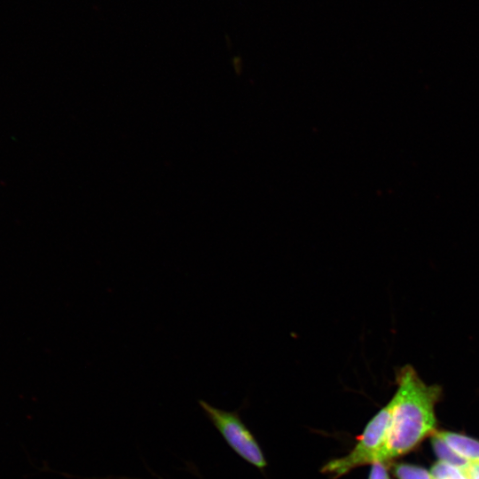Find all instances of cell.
Instances as JSON below:
<instances>
[{"instance_id": "3", "label": "cell", "mask_w": 479, "mask_h": 479, "mask_svg": "<svg viewBox=\"0 0 479 479\" xmlns=\"http://www.w3.org/2000/svg\"><path fill=\"white\" fill-rule=\"evenodd\" d=\"M199 404L226 443L239 456L257 468L266 467L267 462L257 441L237 412L221 410L203 400H200Z\"/></svg>"}, {"instance_id": "5", "label": "cell", "mask_w": 479, "mask_h": 479, "mask_svg": "<svg viewBox=\"0 0 479 479\" xmlns=\"http://www.w3.org/2000/svg\"><path fill=\"white\" fill-rule=\"evenodd\" d=\"M431 444L434 452L439 460L464 470L470 463L455 453L443 440L435 435L431 436Z\"/></svg>"}, {"instance_id": "6", "label": "cell", "mask_w": 479, "mask_h": 479, "mask_svg": "<svg viewBox=\"0 0 479 479\" xmlns=\"http://www.w3.org/2000/svg\"><path fill=\"white\" fill-rule=\"evenodd\" d=\"M391 472L397 479H433L430 472L409 463H390Z\"/></svg>"}, {"instance_id": "4", "label": "cell", "mask_w": 479, "mask_h": 479, "mask_svg": "<svg viewBox=\"0 0 479 479\" xmlns=\"http://www.w3.org/2000/svg\"><path fill=\"white\" fill-rule=\"evenodd\" d=\"M433 435L443 440L455 453L469 463L479 464V441L452 431H438Z\"/></svg>"}, {"instance_id": "9", "label": "cell", "mask_w": 479, "mask_h": 479, "mask_svg": "<svg viewBox=\"0 0 479 479\" xmlns=\"http://www.w3.org/2000/svg\"><path fill=\"white\" fill-rule=\"evenodd\" d=\"M452 479H467V477H466L465 474L462 471V473L460 475H457V476H455V477H453Z\"/></svg>"}, {"instance_id": "1", "label": "cell", "mask_w": 479, "mask_h": 479, "mask_svg": "<svg viewBox=\"0 0 479 479\" xmlns=\"http://www.w3.org/2000/svg\"><path fill=\"white\" fill-rule=\"evenodd\" d=\"M397 390L389 400L391 419L387 440L376 462L390 464L395 459L415 450L436 431V405L443 389L428 385L411 365L396 372Z\"/></svg>"}, {"instance_id": "7", "label": "cell", "mask_w": 479, "mask_h": 479, "mask_svg": "<svg viewBox=\"0 0 479 479\" xmlns=\"http://www.w3.org/2000/svg\"><path fill=\"white\" fill-rule=\"evenodd\" d=\"M368 479H390L387 464L382 462L371 464Z\"/></svg>"}, {"instance_id": "2", "label": "cell", "mask_w": 479, "mask_h": 479, "mask_svg": "<svg viewBox=\"0 0 479 479\" xmlns=\"http://www.w3.org/2000/svg\"><path fill=\"white\" fill-rule=\"evenodd\" d=\"M390 419L391 404L389 402L368 421L350 452L329 460L321 472L332 479H338L357 467L376 462L387 440Z\"/></svg>"}, {"instance_id": "8", "label": "cell", "mask_w": 479, "mask_h": 479, "mask_svg": "<svg viewBox=\"0 0 479 479\" xmlns=\"http://www.w3.org/2000/svg\"><path fill=\"white\" fill-rule=\"evenodd\" d=\"M467 479H479V464L470 463L464 470Z\"/></svg>"}]
</instances>
